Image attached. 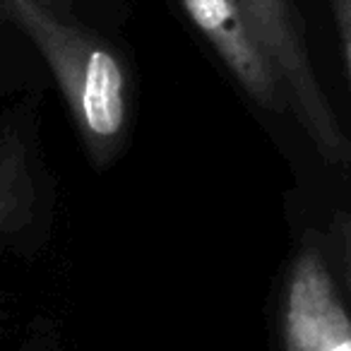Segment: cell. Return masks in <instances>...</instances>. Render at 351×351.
Here are the masks:
<instances>
[{"instance_id": "cell-1", "label": "cell", "mask_w": 351, "mask_h": 351, "mask_svg": "<svg viewBox=\"0 0 351 351\" xmlns=\"http://www.w3.org/2000/svg\"><path fill=\"white\" fill-rule=\"evenodd\" d=\"M181 3L248 99L291 118L322 161L351 164V137L320 82L296 0Z\"/></svg>"}, {"instance_id": "cell-2", "label": "cell", "mask_w": 351, "mask_h": 351, "mask_svg": "<svg viewBox=\"0 0 351 351\" xmlns=\"http://www.w3.org/2000/svg\"><path fill=\"white\" fill-rule=\"evenodd\" d=\"M94 156L113 149L128 123V75L106 44L60 20L41 0H8Z\"/></svg>"}, {"instance_id": "cell-3", "label": "cell", "mask_w": 351, "mask_h": 351, "mask_svg": "<svg viewBox=\"0 0 351 351\" xmlns=\"http://www.w3.org/2000/svg\"><path fill=\"white\" fill-rule=\"evenodd\" d=\"M282 339L284 351H351V313L317 245H303L289 267Z\"/></svg>"}, {"instance_id": "cell-4", "label": "cell", "mask_w": 351, "mask_h": 351, "mask_svg": "<svg viewBox=\"0 0 351 351\" xmlns=\"http://www.w3.org/2000/svg\"><path fill=\"white\" fill-rule=\"evenodd\" d=\"M36 215V181L20 132H0V248Z\"/></svg>"}, {"instance_id": "cell-5", "label": "cell", "mask_w": 351, "mask_h": 351, "mask_svg": "<svg viewBox=\"0 0 351 351\" xmlns=\"http://www.w3.org/2000/svg\"><path fill=\"white\" fill-rule=\"evenodd\" d=\"M332 15H335L337 34H339L341 53H344L346 73L351 82V0H330Z\"/></svg>"}, {"instance_id": "cell-6", "label": "cell", "mask_w": 351, "mask_h": 351, "mask_svg": "<svg viewBox=\"0 0 351 351\" xmlns=\"http://www.w3.org/2000/svg\"><path fill=\"white\" fill-rule=\"evenodd\" d=\"M332 234L337 239V245H339V253L351 255V215L346 212H339L332 219Z\"/></svg>"}, {"instance_id": "cell-7", "label": "cell", "mask_w": 351, "mask_h": 351, "mask_svg": "<svg viewBox=\"0 0 351 351\" xmlns=\"http://www.w3.org/2000/svg\"><path fill=\"white\" fill-rule=\"evenodd\" d=\"M339 258H341V269H344V284H346V291H349V298H351V255L339 253Z\"/></svg>"}]
</instances>
